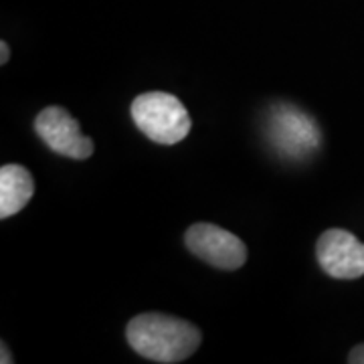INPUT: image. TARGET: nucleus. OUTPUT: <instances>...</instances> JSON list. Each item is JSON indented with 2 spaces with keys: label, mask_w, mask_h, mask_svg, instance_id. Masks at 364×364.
<instances>
[{
  "label": "nucleus",
  "mask_w": 364,
  "mask_h": 364,
  "mask_svg": "<svg viewBox=\"0 0 364 364\" xmlns=\"http://www.w3.org/2000/svg\"><path fill=\"white\" fill-rule=\"evenodd\" d=\"M126 338L144 358L172 364L182 363L195 354L200 344V332L195 324L174 316L142 314L130 320Z\"/></svg>",
  "instance_id": "f257e3e1"
},
{
  "label": "nucleus",
  "mask_w": 364,
  "mask_h": 364,
  "mask_svg": "<svg viewBox=\"0 0 364 364\" xmlns=\"http://www.w3.org/2000/svg\"><path fill=\"white\" fill-rule=\"evenodd\" d=\"M132 117L144 136L162 146H172L184 140L193 126L181 100L164 91L138 95L132 104Z\"/></svg>",
  "instance_id": "f03ea898"
},
{
  "label": "nucleus",
  "mask_w": 364,
  "mask_h": 364,
  "mask_svg": "<svg viewBox=\"0 0 364 364\" xmlns=\"http://www.w3.org/2000/svg\"><path fill=\"white\" fill-rule=\"evenodd\" d=\"M265 134L273 150L287 160L312 156L320 146V128L316 119L289 104L273 105Z\"/></svg>",
  "instance_id": "7ed1b4c3"
},
{
  "label": "nucleus",
  "mask_w": 364,
  "mask_h": 364,
  "mask_svg": "<svg viewBox=\"0 0 364 364\" xmlns=\"http://www.w3.org/2000/svg\"><path fill=\"white\" fill-rule=\"evenodd\" d=\"M186 247L208 265L233 272L247 261V247L237 235L210 223H195L186 231Z\"/></svg>",
  "instance_id": "20e7f679"
},
{
  "label": "nucleus",
  "mask_w": 364,
  "mask_h": 364,
  "mask_svg": "<svg viewBox=\"0 0 364 364\" xmlns=\"http://www.w3.org/2000/svg\"><path fill=\"white\" fill-rule=\"evenodd\" d=\"M35 130L53 152L73 160H85L93 154V140L81 134L79 122L63 107H45L35 119Z\"/></svg>",
  "instance_id": "39448f33"
},
{
  "label": "nucleus",
  "mask_w": 364,
  "mask_h": 364,
  "mask_svg": "<svg viewBox=\"0 0 364 364\" xmlns=\"http://www.w3.org/2000/svg\"><path fill=\"white\" fill-rule=\"evenodd\" d=\"M320 267L334 279H358L364 275V243L350 231L328 229L316 243Z\"/></svg>",
  "instance_id": "423d86ee"
},
{
  "label": "nucleus",
  "mask_w": 364,
  "mask_h": 364,
  "mask_svg": "<svg viewBox=\"0 0 364 364\" xmlns=\"http://www.w3.org/2000/svg\"><path fill=\"white\" fill-rule=\"evenodd\" d=\"M35 193L31 172L21 164H4L0 168V219H9L28 205Z\"/></svg>",
  "instance_id": "0eeeda50"
},
{
  "label": "nucleus",
  "mask_w": 364,
  "mask_h": 364,
  "mask_svg": "<svg viewBox=\"0 0 364 364\" xmlns=\"http://www.w3.org/2000/svg\"><path fill=\"white\" fill-rule=\"evenodd\" d=\"M348 363L364 364V344H358L356 348H352V352L348 354Z\"/></svg>",
  "instance_id": "6e6552de"
},
{
  "label": "nucleus",
  "mask_w": 364,
  "mask_h": 364,
  "mask_svg": "<svg viewBox=\"0 0 364 364\" xmlns=\"http://www.w3.org/2000/svg\"><path fill=\"white\" fill-rule=\"evenodd\" d=\"M9 57H11V49H9V45L2 41V43H0V65H6Z\"/></svg>",
  "instance_id": "1a4fd4ad"
},
{
  "label": "nucleus",
  "mask_w": 364,
  "mask_h": 364,
  "mask_svg": "<svg viewBox=\"0 0 364 364\" xmlns=\"http://www.w3.org/2000/svg\"><path fill=\"white\" fill-rule=\"evenodd\" d=\"M0 363L2 364L13 363V356H11V352L6 350V344H4V342H2V358H0Z\"/></svg>",
  "instance_id": "9d476101"
}]
</instances>
